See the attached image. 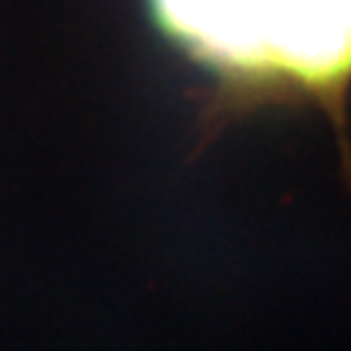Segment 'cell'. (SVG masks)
<instances>
[{
  "mask_svg": "<svg viewBox=\"0 0 351 351\" xmlns=\"http://www.w3.org/2000/svg\"><path fill=\"white\" fill-rule=\"evenodd\" d=\"M161 32L230 88V100L310 98L351 173V0H149Z\"/></svg>",
  "mask_w": 351,
  "mask_h": 351,
  "instance_id": "cell-1",
  "label": "cell"
}]
</instances>
